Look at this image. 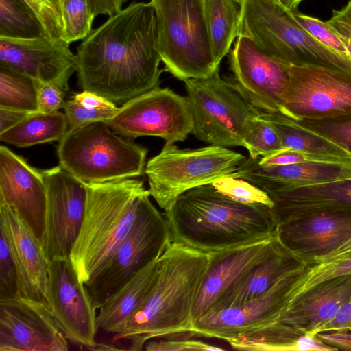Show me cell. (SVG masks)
Masks as SVG:
<instances>
[{"instance_id":"obj_16","label":"cell","mask_w":351,"mask_h":351,"mask_svg":"<svg viewBox=\"0 0 351 351\" xmlns=\"http://www.w3.org/2000/svg\"><path fill=\"white\" fill-rule=\"evenodd\" d=\"M304 265L289 271L265 295L202 317L194 322L191 333L196 337H213L226 341L276 322L289 304V291L300 276Z\"/></svg>"},{"instance_id":"obj_17","label":"cell","mask_w":351,"mask_h":351,"mask_svg":"<svg viewBox=\"0 0 351 351\" xmlns=\"http://www.w3.org/2000/svg\"><path fill=\"white\" fill-rule=\"evenodd\" d=\"M0 67L54 84L66 92L76 72L75 55L61 38L0 37Z\"/></svg>"},{"instance_id":"obj_22","label":"cell","mask_w":351,"mask_h":351,"mask_svg":"<svg viewBox=\"0 0 351 351\" xmlns=\"http://www.w3.org/2000/svg\"><path fill=\"white\" fill-rule=\"evenodd\" d=\"M5 233L20 274L21 295L48 304L49 261L41 241L9 206L0 204Z\"/></svg>"},{"instance_id":"obj_25","label":"cell","mask_w":351,"mask_h":351,"mask_svg":"<svg viewBox=\"0 0 351 351\" xmlns=\"http://www.w3.org/2000/svg\"><path fill=\"white\" fill-rule=\"evenodd\" d=\"M304 265V263L300 258L278 241L274 251L255 265L219 300L212 313L245 303L265 295L287 274Z\"/></svg>"},{"instance_id":"obj_47","label":"cell","mask_w":351,"mask_h":351,"mask_svg":"<svg viewBox=\"0 0 351 351\" xmlns=\"http://www.w3.org/2000/svg\"><path fill=\"white\" fill-rule=\"evenodd\" d=\"M128 0H88L90 10L95 17L104 14L112 16L123 9Z\"/></svg>"},{"instance_id":"obj_28","label":"cell","mask_w":351,"mask_h":351,"mask_svg":"<svg viewBox=\"0 0 351 351\" xmlns=\"http://www.w3.org/2000/svg\"><path fill=\"white\" fill-rule=\"evenodd\" d=\"M258 117L277 132L285 149L351 161V154L337 144L316 134L298 121L278 112L259 110Z\"/></svg>"},{"instance_id":"obj_31","label":"cell","mask_w":351,"mask_h":351,"mask_svg":"<svg viewBox=\"0 0 351 351\" xmlns=\"http://www.w3.org/2000/svg\"><path fill=\"white\" fill-rule=\"evenodd\" d=\"M69 130L105 121L118 111L115 103L95 93L82 90L66 101L63 107Z\"/></svg>"},{"instance_id":"obj_30","label":"cell","mask_w":351,"mask_h":351,"mask_svg":"<svg viewBox=\"0 0 351 351\" xmlns=\"http://www.w3.org/2000/svg\"><path fill=\"white\" fill-rule=\"evenodd\" d=\"M204 10L213 56L219 65L238 36L242 1L205 0Z\"/></svg>"},{"instance_id":"obj_42","label":"cell","mask_w":351,"mask_h":351,"mask_svg":"<svg viewBox=\"0 0 351 351\" xmlns=\"http://www.w3.org/2000/svg\"><path fill=\"white\" fill-rule=\"evenodd\" d=\"M186 333V332H185ZM180 333L154 339L148 341L144 346L147 351H221L225 349L196 339L191 332Z\"/></svg>"},{"instance_id":"obj_7","label":"cell","mask_w":351,"mask_h":351,"mask_svg":"<svg viewBox=\"0 0 351 351\" xmlns=\"http://www.w3.org/2000/svg\"><path fill=\"white\" fill-rule=\"evenodd\" d=\"M246 159L222 146L182 149L165 143L161 152L147 162L144 173L150 196L165 210L186 191L231 176Z\"/></svg>"},{"instance_id":"obj_43","label":"cell","mask_w":351,"mask_h":351,"mask_svg":"<svg viewBox=\"0 0 351 351\" xmlns=\"http://www.w3.org/2000/svg\"><path fill=\"white\" fill-rule=\"evenodd\" d=\"M306 162L345 161L332 157L312 154L291 149H284L272 155L262 157L260 160V163L264 166L287 165Z\"/></svg>"},{"instance_id":"obj_10","label":"cell","mask_w":351,"mask_h":351,"mask_svg":"<svg viewBox=\"0 0 351 351\" xmlns=\"http://www.w3.org/2000/svg\"><path fill=\"white\" fill-rule=\"evenodd\" d=\"M104 122L121 136H158L169 144L184 141L193 130L187 97L159 86L123 103Z\"/></svg>"},{"instance_id":"obj_5","label":"cell","mask_w":351,"mask_h":351,"mask_svg":"<svg viewBox=\"0 0 351 351\" xmlns=\"http://www.w3.org/2000/svg\"><path fill=\"white\" fill-rule=\"evenodd\" d=\"M147 149L114 132L104 121L69 130L58 142L59 165L85 183L140 176Z\"/></svg>"},{"instance_id":"obj_6","label":"cell","mask_w":351,"mask_h":351,"mask_svg":"<svg viewBox=\"0 0 351 351\" xmlns=\"http://www.w3.org/2000/svg\"><path fill=\"white\" fill-rule=\"evenodd\" d=\"M157 26L156 47L164 70L180 80L206 78L215 62L205 16V0H150Z\"/></svg>"},{"instance_id":"obj_45","label":"cell","mask_w":351,"mask_h":351,"mask_svg":"<svg viewBox=\"0 0 351 351\" xmlns=\"http://www.w3.org/2000/svg\"><path fill=\"white\" fill-rule=\"evenodd\" d=\"M327 23L343 42L351 60V0L341 8L333 10Z\"/></svg>"},{"instance_id":"obj_15","label":"cell","mask_w":351,"mask_h":351,"mask_svg":"<svg viewBox=\"0 0 351 351\" xmlns=\"http://www.w3.org/2000/svg\"><path fill=\"white\" fill-rule=\"evenodd\" d=\"M68 339L46 302L0 300V351H66Z\"/></svg>"},{"instance_id":"obj_44","label":"cell","mask_w":351,"mask_h":351,"mask_svg":"<svg viewBox=\"0 0 351 351\" xmlns=\"http://www.w3.org/2000/svg\"><path fill=\"white\" fill-rule=\"evenodd\" d=\"M36 81L38 112L53 113L63 108L66 91L54 84Z\"/></svg>"},{"instance_id":"obj_34","label":"cell","mask_w":351,"mask_h":351,"mask_svg":"<svg viewBox=\"0 0 351 351\" xmlns=\"http://www.w3.org/2000/svg\"><path fill=\"white\" fill-rule=\"evenodd\" d=\"M64 21L62 39L68 44L82 40L93 30L95 16L88 0H58Z\"/></svg>"},{"instance_id":"obj_1","label":"cell","mask_w":351,"mask_h":351,"mask_svg":"<svg viewBox=\"0 0 351 351\" xmlns=\"http://www.w3.org/2000/svg\"><path fill=\"white\" fill-rule=\"evenodd\" d=\"M156 43L153 5L132 2L93 29L77 46L80 88L120 104L159 86L165 70L159 68Z\"/></svg>"},{"instance_id":"obj_49","label":"cell","mask_w":351,"mask_h":351,"mask_svg":"<svg viewBox=\"0 0 351 351\" xmlns=\"http://www.w3.org/2000/svg\"><path fill=\"white\" fill-rule=\"evenodd\" d=\"M29 114H30L25 112L0 107V133L12 127Z\"/></svg>"},{"instance_id":"obj_3","label":"cell","mask_w":351,"mask_h":351,"mask_svg":"<svg viewBox=\"0 0 351 351\" xmlns=\"http://www.w3.org/2000/svg\"><path fill=\"white\" fill-rule=\"evenodd\" d=\"M209 255L170 242L159 257L156 280L134 315L114 335L128 350H141L149 340L191 332L193 312Z\"/></svg>"},{"instance_id":"obj_33","label":"cell","mask_w":351,"mask_h":351,"mask_svg":"<svg viewBox=\"0 0 351 351\" xmlns=\"http://www.w3.org/2000/svg\"><path fill=\"white\" fill-rule=\"evenodd\" d=\"M47 36L21 0H0V37L29 38Z\"/></svg>"},{"instance_id":"obj_8","label":"cell","mask_w":351,"mask_h":351,"mask_svg":"<svg viewBox=\"0 0 351 351\" xmlns=\"http://www.w3.org/2000/svg\"><path fill=\"white\" fill-rule=\"evenodd\" d=\"M184 84L193 119L192 134L213 145L243 147L248 123L259 110L233 80L222 79L217 69L208 77L189 79Z\"/></svg>"},{"instance_id":"obj_35","label":"cell","mask_w":351,"mask_h":351,"mask_svg":"<svg viewBox=\"0 0 351 351\" xmlns=\"http://www.w3.org/2000/svg\"><path fill=\"white\" fill-rule=\"evenodd\" d=\"M243 147L250 157L257 158L272 155L285 148L274 128L258 116L248 123L243 137Z\"/></svg>"},{"instance_id":"obj_38","label":"cell","mask_w":351,"mask_h":351,"mask_svg":"<svg viewBox=\"0 0 351 351\" xmlns=\"http://www.w3.org/2000/svg\"><path fill=\"white\" fill-rule=\"evenodd\" d=\"M0 300L21 295L20 274L5 232L0 228Z\"/></svg>"},{"instance_id":"obj_14","label":"cell","mask_w":351,"mask_h":351,"mask_svg":"<svg viewBox=\"0 0 351 351\" xmlns=\"http://www.w3.org/2000/svg\"><path fill=\"white\" fill-rule=\"evenodd\" d=\"M47 294L49 308L66 339L88 349L93 346L97 309L69 256L49 261Z\"/></svg>"},{"instance_id":"obj_18","label":"cell","mask_w":351,"mask_h":351,"mask_svg":"<svg viewBox=\"0 0 351 351\" xmlns=\"http://www.w3.org/2000/svg\"><path fill=\"white\" fill-rule=\"evenodd\" d=\"M0 204L11 208L42 241L47 204L42 170L3 145L0 147Z\"/></svg>"},{"instance_id":"obj_29","label":"cell","mask_w":351,"mask_h":351,"mask_svg":"<svg viewBox=\"0 0 351 351\" xmlns=\"http://www.w3.org/2000/svg\"><path fill=\"white\" fill-rule=\"evenodd\" d=\"M69 130L64 112H35L29 114L7 130L0 133V140L19 147L60 141Z\"/></svg>"},{"instance_id":"obj_48","label":"cell","mask_w":351,"mask_h":351,"mask_svg":"<svg viewBox=\"0 0 351 351\" xmlns=\"http://www.w3.org/2000/svg\"><path fill=\"white\" fill-rule=\"evenodd\" d=\"M316 335L322 341L337 350H351V333L349 331H334L328 334L319 332Z\"/></svg>"},{"instance_id":"obj_36","label":"cell","mask_w":351,"mask_h":351,"mask_svg":"<svg viewBox=\"0 0 351 351\" xmlns=\"http://www.w3.org/2000/svg\"><path fill=\"white\" fill-rule=\"evenodd\" d=\"M348 274H351V254L330 262L313 265H305L300 276L290 289V302L300 293L319 282Z\"/></svg>"},{"instance_id":"obj_2","label":"cell","mask_w":351,"mask_h":351,"mask_svg":"<svg viewBox=\"0 0 351 351\" xmlns=\"http://www.w3.org/2000/svg\"><path fill=\"white\" fill-rule=\"evenodd\" d=\"M164 215L171 242L208 254L276 237L271 208L237 202L211 184L182 193Z\"/></svg>"},{"instance_id":"obj_11","label":"cell","mask_w":351,"mask_h":351,"mask_svg":"<svg viewBox=\"0 0 351 351\" xmlns=\"http://www.w3.org/2000/svg\"><path fill=\"white\" fill-rule=\"evenodd\" d=\"M280 113L297 121L351 114V75L326 66L291 65Z\"/></svg>"},{"instance_id":"obj_40","label":"cell","mask_w":351,"mask_h":351,"mask_svg":"<svg viewBox=\"0 0 351 351\" xmlns=\"http://www.w3.org/2000/svg\"><path fill=\"white\" fill-rule=\"evenodd\" d=\"M292 14L296 22L317 40L334 53L351 61L343 42L327 21L302 14L298 11Z\"/></svg>"},{"instance_id":"obj_27","label":"cell","mask_w":351,"mask_h":351,"mask_svg":"<svg viewBox=\"0 0 351 351\" xmlns=\"http://www.w3.org/2000/svg\"><path fill=\"white\" fill-rule=\"evenodd\" d=\"M232 348L248 351L337 350L317 335L302 334L280 322L247 332L226 341Z\"/></svg>"},{"instance_id":"obj_39","label":"cell","mask_w":351,"mask_h":351,"mask_svg":"<svg viewBox=\"0 0 351 351\" xmlns=\"http://www.w3.org/2000/svg\"><path fill=\"white\" fill-rule=\"evenodd\" d=\"M298 121L351 154V114L332 119Z\"/></svg>"},{"instance_id":"obj_26","label":"cell","mask_w":351,"mask_h":351,"mask_svg":"<svg viewBox=\"0 0 351 351\" xmlns=\"http://www.w3.org/2000/svg\"><path fill=\"white\" fill-rule=\"evenodd\" d=\"M159 258L133 276L98 309L97 330L116 335L139 309L158 276Z\"/></svg>"},{"instance_id":"obj_53","label":"cell","mask_w":351,"mask_h":351,"mask_svg":"<svg viewBox=\"0 0 351 351\" xmlns=\"http://www.w3.org/2000/svg\"><path fill=\"white\" fill-rule=\"evenodd\" d=\"M273 1H276V2L279 3L278 0H273Z\"/></svg>"},{"instance_id":"obj_19","label":"cell","mask_w":351,"mask_h":351,"mask_svg":"<svg viewBox=\"0 0 351 351\" xmlns=\"http://www.w3.org/2000/svg\"><path fill=\"white\" fill-rule=\"evenodd\" d=\"M351 237V210L319 212L280 224L276 238L305 265L335 250Z\"/></svg>"},{"instance_id":"obj_32","label":"cell","mask_w":351,"mask_h":351,"mask_svg":"<svg viewBox=\"0 0 351 351\" xmlns=\"http://www.w3.org/2000/svg\"><path fill=\"white\" fill-rule=\"evenodd\" d=\"M0 107L25 112H38L36 80L0 67Z\"/></svg>"},{"instance_id":"obj_50","label":"cell","mask_w":351,"mask_h":351,"mask_svg":"<svg viewBox=\"0 0 351 351\" xmlns=\"http://www.w3.org/2000/svg\"><path fill=\"white\" fill-rule=\"evenodd\" d=\"M350 254H351V237L331 253L307 265H313L322 263L330 262Z\"/></svg>"},{"instance_id":"obj_4","label":"cell","mask_w":351,"mask_h":351,"mask_svg":"<svg viewBox=\"0 0 351 351\" xmlns=\"http://www.w3.org/2000/svg\"><path fill=\"white\" fill-rule=\"evenodd\" d=\"M85 184L84 218L69 258L79 280L88 285L130 232L141 198L150 194L134 178Z\"/></svg>"},{"instance_id":"obj_13","label":"cell","mask_w":351,"mask_h":351,"mask_svg":"<svg viewBox=\"0 0 351 351\" xmlns=\"http://www.w3.org/2000/svg\"><path fill=\"white\" fill-rule=\"evenodd\" d=\"M233 82L261 111L281 112L291 64L239 35L230 54Z\"/></svg>"},{"instance_id":"obj_46","label":"cell","mask_w":351,"mask_h":351,"mask_svg":"<svg viewBox=\"0 0 351 351\" xmlns=\"http://www.w3.org/2000/svg\"><path fill=\"white\" fill-rule=\"evenodd\" d=\"M327 331H351V298L339 308L332 319L319 326L314 335Z\"/></svg>"},{"instance_id":"obj_52","label":"cell","mask_w":351,"mask_h":351,"mask_svg":"<svg viewBox=\"0 0 351 351\" xmlns=\"http://www.w3.org/2000/svg\"><path fill=\"white\" fill-rule=\"evenodd\" d=\"M115 344L113 343H96L92 346L89 350H121L119 347H117Z\"/></svg>"},{"instance_id":"obj_24","label":"cell","mask_w":351,"mask_h":351,"mask_svg":"<svg viewBox=\"0 0 351 351\" xmlns=\"http://www.w3.org/2000/svg\"><path fill=\"white\" fill-rule=\"evenodd\" d=\"M277 226L319 212L351 210V178L310 185L269 195Z\"/></svg>"},{"instance_id":"obj_12","label":"cell","mask_w":351,"mask_h":351,"mask_svg":"<svg viewBox=\"0 0 351 351\" xmlns=\"http://www.w3.org/2000/svg\"><path fill=\"white\" fill-rule=\"evenodd\" d=\"M42 173L47 192L43 247L48 261L69 257L84 218L86 184L60 165Z\"/></svg>"},{"instance_id":"obj_51","label":"cell","mask_w":351,"mask_h":351,"mask_svg":"<svg viewBox=\"0 0 351 351\" xmlns=\"http://www.w3.org/2000/svg\"><path fill=\"white\" fill-rule=\"evenodd\" d=\"M279 3L287 11H298V7L303 0H278Z\"/></svg>"},{"instance_id":"obj_20","label":"cell","mask_w":351,"mask_h":351,"mask_svg":"<svg viewBox=\"0 0 351 351\" xmlns=\"http://www.w3.org/2000/svg\"><path fill=\"white\" fill-rule=\"evenodd\" d=\"M278 243L276 237L209 254V263L193 312V324L212 313L219 300Z\"/></svg>"},{"instance_id":"obj_37","label":"cell","mask_w":351,"mask_h":351,"mask_svg":"<svg viewBox=\"0 0 351 351\" xmlns=\"http://www.w3.org/2000/svg\"><path fill=\"white\" fill-rule=\"evenodd\" d=\"M219 193L241 203L262 204L272 208L274 202L264 191L247 180L226 176L211 184Z\"/></svg>"},{"instance_id":"obj_41","label":"cell","mask_w":351,"mask_h":351,"mask_svg":"<svg viewBox=\"0 0 351 351\" xmlns=\"http://www.w3.org/2000/svg\"><path fill=\"white\" fill-rule=\"evenodd\" d=\"M40 23L46 35L61 38L64 21L58 0H21Z\"/></svg>"},{"instance_id":"obj_9","label":"cell","mask_w":351,"mask_h":351,"mask_svg":"<svg viewBox=\"0 0 351 351\" xmlns=\"http://www.w3.org/2000/svg\"><path fill=\"white\" fill-rule=\"evenodd\" d=\"M149 197L141 198L130 232L102 270L86 285L97 310L133 276L158 258L171 242L165 215Z\"/></svg>"},{"instance_id":"obj_21","label":"cell","mask_w":351,"mask_h":351,"mask_svg":"<svg viewBox=\"0 0 351 351\" xmlns=\"http://www.w3.org/2000/svg\"><path fill=\"white\" fill-rule=\"evenodd\" d=\"M248 157L231 177L248 181L269 195L300 187L351 178L350 162H306L263 166Z\"/></svg>"},{"instance_id":"obj_23","label":"cell","mask_w":351,"mask_h":351,"mask_svg":"<svg viewBox=\"0 0 351 351\" xmlns=\"http://www.w3.org/2000/svg\"><path fill=\"white\" fill-rule=\"evenodd\" d=\"M351 298V274L328 278L295 296L276 322L314 335Z\"/></svg>"}]
</instances>
